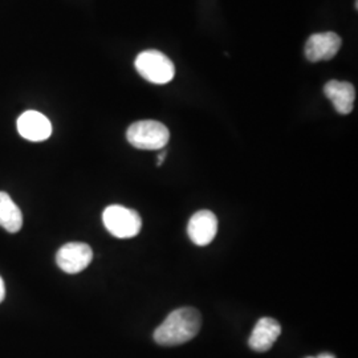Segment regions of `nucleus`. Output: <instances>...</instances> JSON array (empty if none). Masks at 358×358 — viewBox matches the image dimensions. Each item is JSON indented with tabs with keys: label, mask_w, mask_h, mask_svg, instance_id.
<instances>
[{
	"label": "nucleus",
	"mask_w": 358,
	"mask_h": 358,
	"mask_svg": "<svg viewBox=\"0 0 358 358\" xmlns=\"http://www.w3.org/2000/svg\"><path fill=\"white\" fill-rule=\"evenodd\" d=\"M201 325L202 317L195 308H178L155 329L154 340L162 346L182 345L198 334Z\"/></svg>",
	"instance_id": "1"
},
{
	"label": "nucleus",
	"mask_w": 358,
	"mask_h": 358,
	"mask_svg": "<svg viewBox=\"0 0 358 358\" xmlns=\"http://www.w3.org/2000/svg\"><path fill=\"white\" fill-rule=\"evenodd\" d=\"M127 138L136 149L161 150L170 140V131L162 122L145 120L129 127Z\"/></svg>",
	"instance_id": "2"
},
{
	"label": "nucleus",
	"mask_w": 358,
	"mask_h": 358,
	"mask_svg": "<svg viewBox=\"0 0 358 358\" xmlns=\"http://www.w3.org/2000/svg\"><path fill=\"white\" fill-rule=\"evenodd\" d=\"M134 66L146 81L157 85L167 84L176 76L174 63L165 53L154 50L141 52L134 62Z\"/></svg>",
	"instance_id": "3"
},
{
	"label": "nucleus",
	"mask_w": 358,
	"mask_h": 358,
	"mask_svg": "<svg viewBox=\"0 0 358 358\" xmlns=\"http://www.w3.org/2000/svg\"><path fill=\"white\" fill-rule=\"evenodd\" d=\"M103 226L115 238L129 239L140 234L142 219L136 210L124 206L112 205L103 210Z\"/></svg>",
	"instance_id": "4"
},
{
	"label": "nucleus",
	"mask_w": 358,
	"mask_h": 358,
	"mask_svg": "<svg viewBox=\"0 0 358 358\" xmlns=\"http://www.w3.org/2000/svg\"><path fill=\"white\" fill-rule=\"evenodd\" d=\"M93 259V251L88 244L66 243L57 251L56 263L66 273H78L87 268Z\"/></svg>",
	"instance_id": "5"
},
{
	"label": "nucleus",
	"mask_w": 358,
	"mask_h": 358,
	"mask_svg": "<svg viewBox=\"0 0 358 358\" xmlns=\"http://www.w3.org/2000/svg\"><path fill=\"white\" fill-rule=\"evenodd\" d=\"M343 45L341 38L334 32L315 34L308 38L306 44V57L310 63L332 60Z\"/></svg>",
	"instance_id": "6"
},
{
	"label": "nucleus",
	"mask_w": 358,
	"mask_h": 358,
	"mask_svg": "<svg viewBox=\"0 0 358 358\" xmlns=\"http://www.w3.org/2000/svg\"><path fill=\"white\" fill-rule=\"evenodd\" d=\"M217 219L214 213L201 210L195 213L187 224V234L192 242L199 247L211 243L217 236Z\"/></svg>",
	"instance_id": "7"
},
{
	"label": "nucleus",
	"mask_w": 358,
	"mask_h": 358,
	"mask_svg": "<svg viewBox=\"0 0 358 358\" xmlns=\"http://www.w3.org/2000/svg\"><path fill=\"white\" fill-rule=\"evenodd\" d=\"M17 131L28 141H45L51 137L52 125L45 115L28 110L17 118Z\"/></svg>",
	"instance_id": "8"
},
{
	"label": "nucleus",
	"mask_w": 358,
	"mask_h": 358,
	"mask_svg": "<svg viewBox=\"0 0 358 358\" xmlns=\"http://www.w3.org/2000/svg\"><path fill=\"white\" fill-rule=\"evenodd\" d=\"M282 333V327L271 317H263L256 322L255 328L250 336L248 345L259 353L268 352Z\"/></svg>",
	"instance_id": "9"
},
{
	"label": "nucleus",
	"mask_w": 358,
	"mask_h": 358,
	"mask_svg": "<svg viewBox=\"0 0 358 358\" xmlns=\"http://www.w3.org/2000/svg\"><path fill=\"white\" fill-rule=\"evenodd\" d=\"M324 94L331 100L337 113L349 115L353 110L356 100V90L350 83L332 80L325 84Z\"/></svg>",
	"instance_id": "10"
},
{
	"label": "nucleus",
	"mask_w": 358,
	"mask_h": 358,
	"mask_svg": "<svg viewBox=\"0 0 358 358\" xmlns=\"http://www.w3.org/2000/svg\"><path fill=\"white\" fill-rule=\"evenodd\" d=\"M0 226L15 234L23 226V215L7 192H0Z\"/></svg>",
	"instance_id": "11"
},
{
	"label": "nucleus",
	"mask_w": 358,
	"mask_h": 358,
	"mask_svg": "<svg viewBox=\"0 0 358 358\" xmlns=\"http://www.w3.org/2000/svg\"><path fill=\"white\" fill-rule=\"evenodd\" d=\"M4 296H6V287H4L3 279L0 278V303L4 300Z\"/></svg>",
	"instance_id": "12"
},
{
	"label": "nucleus",
	"mask_w": 358,
	"mask_h": 358,
	"mask_svg": "<svg viewBox=\"0 0 358 358\" xmlns=\"http://www.w3.org/2000/svg\"><path fill=\"white\" fill-rule=\"evenodd\" d=\"M165 157H166V152H162V153L158 155V162H157V166H161L165 161Z\"/></svg>",
	"instance_id": "13"
},
{
	"label": "nucleus",
	"mask_w": 358,
	"mask_h": 358,
	"mask_svg": "<svg viewBox=\"0 0 358 358\" xmlns=\"http://www.w3.org/2000/svg\"><path fill=\"white\" fill-rule=\"evenodd\" d=\"M317 358H336L333 355H331V353H320L319 356H317Z\"/></svg>",
	"instance_id": "14"
},
{
	"label": "nucleus",
	"mask_w": 358,
	"mask_h": 358,
	"mask_svg": "<svg viewBox=\"0 0 358 358\" xmlns=\"http://www.w3.org/2000/svg\"><path fill=\"white\" fill-rule=\"evenodd\" d=\"M306 358H317V356H316V357H306Z\"/></svg>",
	"instance_id": "15"
}]
</instances>
